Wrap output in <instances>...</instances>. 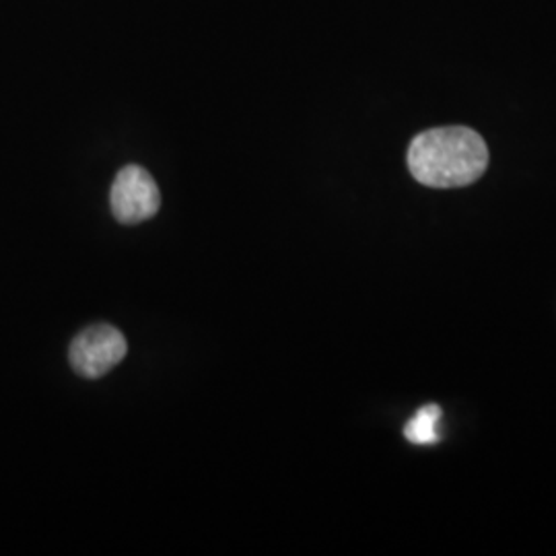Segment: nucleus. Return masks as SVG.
I'll return each instance as SVG.
<instances>
[{
    "label": "nucleus",
    "instance_id": "obj_1",
    "mask_svg": "<svg viewBox=\"0 0 556 556\" xmlns=\"http://www.w3.org/2000/svg\"><path fill=\"white\" fill-rule=\"evenodd\" d=\"M408 169L429 188H464L475 184L489 165L484 139L464 126L420 132L408 149Z\"/></svg>",
    "mask_w": 556,
    "mask_h": 556
},
{
    "label": "nucleus",
    "instance_id": "obj_2",
    "mask_svg": "<svg viewBox=\"0 0 556 556\" xmlns=\"http://www.w3.org/2000/svg\"><path fill=\"white\" fill-rule=\"evenodd\" d=\"M126 338L114 326H91L73 340L71 365L83 378H101L126 357Z\"/></svg>",
    "mask_w": 556,
    "mask_h": 556
},
{
    "label": "nucleus",
    "instance_id": "obj_3",
    "mask_svg": "<svg viewBox=\"0 0 556 556\" xmlns=\"http://www.w3.org/2000/svg\"><path fill=\"white\" fill-rule=\"evenodd\" d=\"M112 211L114 217L124 225H137L140 220L157 215L161 194L155 179L139 165H128L119 169L112 186Z\"/></svg>",
    "mask_w": 556,
    "mask_h": 556
},
{
    "label": "nucleus",
    "instance_id": "obj_4",
    "mask_svg": "<svg viewBox=\"0 0 556 556\" xmlns=\"http://www.w3.org/2000/svg\"><path fill=\"white\" fill-rule=\"evenodd\" d=\"M439 420L441 408L438 404L422 406L415 417L410 418L404 427V438L415 445H431L439 441Z\"/></svg>",
    "mask_w": 556,
    "mask_h": 556
}]
</instances>
